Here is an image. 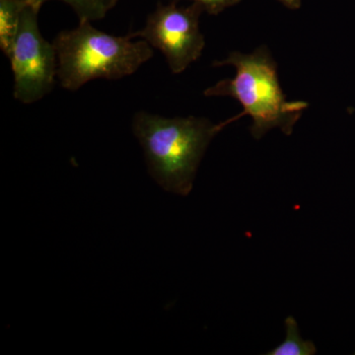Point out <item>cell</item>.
Here are the masks:
<instances>
[{
    "label": "cell",
    "instance_id": "7",
    "mask_svg": "<svg viewBox=\"0 0 355 355\" xmlns=\"http://www.w3.org/2000/svg\"><path fill=\"white\" fill-rule=\"evenodd\" d=\"M50 0H28L35 8L41 9L44 3ZM71 7L79 21L101 20L106 17L110 10L114 8L119 0H60Z\"/></svg>",
    "mask_w": 355,
    "mask_h": 355
},
{
    "label": "cell",
    "instance_id": "3",
    "mask_svg": "<svg viewBox=\"0 0 355 355\" xmlns=\"http://www.w3.org/2000/svg\"><path fill=\"white\" fill-rule=\"evenodd\" d=\"M133 39L132 34L118 37L100 31L89 21L58 33L53 43L60 85L77 91L95 79L119 80L132 76L153 57V48L146 40Z\"/></svg>",
    "mask_w": 355,
    "mask_h": 355
},
{
    "label": "cell",
    "instance_id": "8",
    "mask_svg": "<svg viewBox=\"0 0 355 355\" xmlns=\"http://www.w3.org/2000/svg\"><path fill=\"white\" fill-rule=\"evenodd\" d=\"M286 336L279 347L268 352V355H313L316 354L317 349L314 343L304 340L299 333L297 322L293 317L286 320Z\"/></svg>",
    "mask_w": 355,
    "mask_h": 355
},
{
    "label": "cell",
    "instance_id": "4",
    "mask_svg": "<svg viewBox=\"0 0 355 355\" xmlns=\"http://www.w3.org/2000/svg\"><path fill=\"white\" fill-rule=\"evenodd\" d=\"M39 9L26 3L19 30L8 55L14 78L13 96L25 105L43 99L53 90L58 78L55 44L40 31Z\"/></svg>",
    "mask_w": 355,
    "mask_h": 355
},
{
    "label": "cell",
    "instance_id": "11",
    "mask_svg": "<svg viewBox=\"0 0 355 355\" xmlns=\"http://www.w3.org/2000/svg\"><path fill=\"white\" fill-rule=\"evenodd\" d=\"M24 1H28V0H24Z\"/></svg>",
    "mask_w": 355,
    "mask_h": 355
},
{
    "label": "cell",
    "instance_id": "9",
    "mask_svg": "<svg viewBox=\"0 0 355 355\" xmlns=\"http://www.w3.org/2000/svg\"><path fill=\"white\" fill-rule=\"evenodd\" d=\"M205 7V11L211 15H217L228 7L234 6L241 0H193Z\"/></svg>",
    "mask_w": 355,
    "mask_h": 355
},
{
    "label": "cell",
    "instance_id": "10",
    "mask_svg": "<svg viewBox=\"0 0 355 355\" xmlns=\"http://www.w3.org/2000/svg\"><path fill=\"white\" fill-rule=\"evenodd\" d=\"M277 1L291 10H297L301 7V0H277Z\"/></svg>",
    "mask_w": 355,
    "mask_h": 355
},
{
    "label": "cell",
    "instance_id": "1",
    "mask_svg": "<svg viewBox=\"0 0 355 355\" xmlns=\"http://www.w3.org/2000/svg\"><path fill=\"white\" fill-rule=\"evenodd\" d=\"M212 65L234 67L236 76L214 84L203 95L234 98L243 106L242 113L218 123L219 130L249 116L253 120L250 132L254 139H261L275 128L284 135H291L294 125L308 108V103L286 99L280 87L277 62L266 46L257 49L251 55L232 51L227 58L216 60Z\"/></svg>",
    "mask_w": 355,
    "mask_h": 355
},
{
    "label": "cell",
    "instance_id": "5",
    "mask_svg": "<svg viewBox=\"0 0 355 355\" xmlns=\"http://www.w3.org/2000/svg\"><path fill=\"white\" fill-rule=\"evenodd\" d=\"M203 11L205 7L198 2L189 6H179L176 1L159 3L147 16L144 27L130 34L160 51L172 73L180 74L202 57L205 41L200 18Z\"/></svg>",
    "mask_w": 355,
    "mask_h": 355
},
{
    "label": "cell",
    "instance_id": "6",
    "mask_svg": "<svg viewBox=\"0 0 355 355\" xmlns=\"http://www.w3.org/2000/svg\"><path fill=\"white\" fill-rule=\"evenodd\" d=\"M24 0H0V49L8 58L19 30Z\"/></svg>",
    "mask_w": 355,
    "mask_h": 355
},
{
    "label": "cell",
    "instance_id": "2",
    "mask_svg": "<svg viewBox=\"0 0 355 355\" xmlns=\"http://www.w3.org/2000/svg\"><path fill=\"white\" fill-rule=\"evenodd\" d=\"M132 128L151 176L165 191L180 196L191 193L205 150L220 132L207 118L167 119L144 111L135 114Z\"/></svg>",
    "mask_w": 355,
    "mask_h": 355
}]
</instances>
